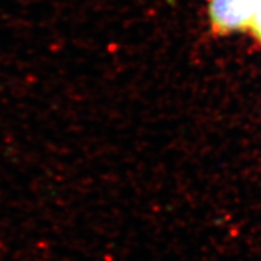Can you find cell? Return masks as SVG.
Listing matches in <instances>:
<instances>
[{"instance_id":"cell-1","label":"cell","mask_w":261,"mask_h":261,"mask_svg":"<svg viewBox=\"0 0 261 261\" xmlns=\"http://www.w3.org/2000/svg\"><path fill=\"white\" fill-rule=\"evenodd\" d=\"M261 0H211L210 16L220 32L244 30L252 25Z\"/></svg>"},{"instance_id":"cell-2","label":"cell","mask_w":261,"mask_h":261,"mask_svg":"<svg viewBox=\"0 0 261 261\" xmlns=\"http://www.w3.org/2000/svg\"><path fill=\"white\" fill-rule=\"evenodd\" d=\"M252 30H253V33L256 35L258 40H261V3L258 6L257 11H256V15L253 17V21H252Z\"/></svg>"}]
</instances>
